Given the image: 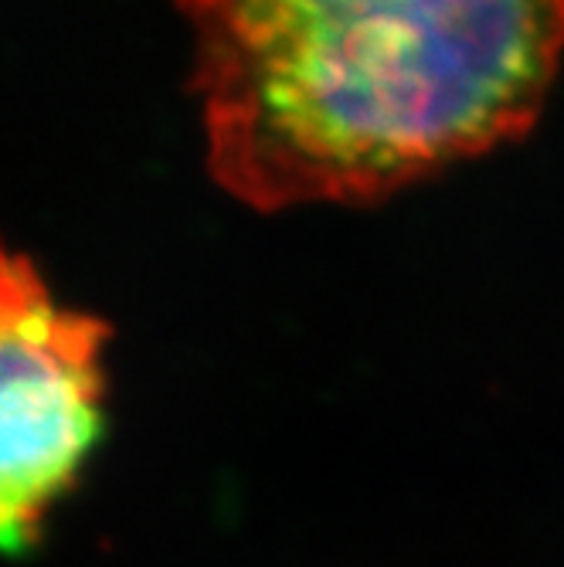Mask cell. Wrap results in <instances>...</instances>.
Segmentation results:
<instances>
[{"instance_id": "1", "label": "cell", "mask_w": 564, "mask_h": 567, "mask_svg": "<svg viewBox=\"0 0 564 567\" xmlns=\"http://www.w3.org/2000/svg\"><path fill=\"white\" fill-rule=\"evenodd\" d=\"M204 164L263 215L375 204L527 136L564 0H177Z\"/></svg>"}, {"instance_id": "2", "label": "cell", "mask_w": 564, "mask_h": 567, "mask_svg": "<svg viewBox=\"0 0 564 567\" xmlns=\"http://www.w3.org/2000/svg\"><path fill=\"white\" fill-rule=\"evenodd\" d=\"M0 302V537L11 557H24L106 432L102 343L110 327L55 302L34 262L14 251L4 255Z\"/></svg>"}]
</instances>
